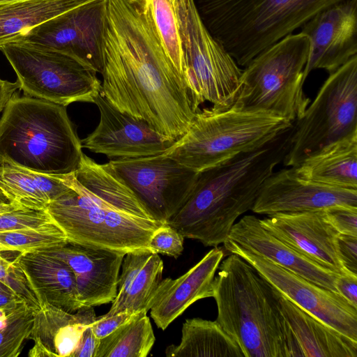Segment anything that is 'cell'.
<instances>
[{
  "instance_id": "cell-44",
  "label": "cell",
  "mask_w": 357,
  "mask_h": 357,
  "mask_svg": "<svg viewBox=\"0 0 357 357\" xmlns=\"http://www.w3.org/2000/svg\"><path fill=\"white\" fill-rule=\"evenodd\" d=\"M335 287L342 297L357 307V275H339L335 281Z\"/></svg>"
},
{
  "instance_id": "cell-39",
  "label": "cell",
  "mask_w": 357,
  "mask_h": 357,
  "mask_svg": "<svg viewBox=\"0 0 357 357\" xmlns=\"http://www.w3.org/2000/svg\"><path fill=\"white\" fill-rule=\"evenodd\" d=\"M324 211L328 220L339 234L357 236V207L334 205Z\"/></svg>"
},
{
  "instance_id": "cell-31",
  "label": "cell",
  "mask_w": 357,
  "mask_h": 357,
  "mask_svg": "<svg viewBox=\"0 0 357 357\" xmlns=\"http://www.w3.org/2000/svg\"><path fill=\"white\" fill-rule=\"evenodd\" d=\"M0 192L21 209L47 210V198L23 168L0 162Z\"/></svg>"
},
{
  "instance_id": "cell-26",
  "label": "cell",
  "mask_w": 357,
  "mask_h": 357,
  "mask_svg": "<svg viewBox=\"0 0 357 357\" xmlns=\"http://www.w3.org/2000/svg\"><path fill=\"white\" fill-rule=\"evenodd\" d=\"M168 357H245L236 342L216 321L186 319L181 342L165 349Z\"/></svg>"
},
{
  "instance_id": "cell-47",
  "label": "cell",
  "mask_w": 357,
  "mask_h": 357,
  "mask_svg": "<svg viewBox=\"0 0 357 357\" xmlns=\"http://www.w3.org/2000/svg\"><path fill=\"white\" fill-rule=\"evenodd\" d=\"M7 312L8 311L0 310V328L3 326L6 321Z\"/></svg>"
},
{
  "instance_id": "cell-43",
  "label": "cell",
  "mask_w": 357,
  "mask_h": 357,
  "mask_svg": "<svg viewBox=\"0 0 357 357\" xmlns=\"http://www.w3.org/2000/svg\"><path fill=\"white\" fill-rule=\"evenodd\" d=\"M99 344L100 339L95 335L89 324L84 331L72 357H96Z\"/></svg>"
},
{
  "instance_id": "cell-29",
  "label": "cell",
  "mask_w": 357,
  "mask_h": 357,
  "mask_svg": "<svg viewBox=\"0 0 357 357\" xmlns=\"http://www.w3.org/2000/svg\"><path fill=\"white\" fill-rule=\"evenodd\" d=\"M147 312L100 340L96 357H146L155 340Z\"/></svg>"
},
{
  "instance_id": "cell-1",
  "label": "cell",
  "mask_w": 357,
  "mask_h": 357,
  "mask_svg": "<svg viewBox=\"0 0 357 357\" xmlns=\"http://www.w3.org/2000/svg\"><path fill=\"white\" fill-rule=\"evenodd\" d=\"M101 93L116 109L175 139L195 109L166 54L143 0H107Z\"/></svg>"
},
{
  "instance_id": "cell-21",
  "label": "cell",
  "mask_w": 357,
  "mask_h": 357,
  "mask_svg": "<svg viewBox=\"0 0 357 357\" xmlns=\"http://www.w3.org/2000/svg\"><path fill=\"white\" fill-rule=\"evenodd\" d=\"M227 239L321 287L337 291L339 275L290 248L264 229L255 215H245L234 223Z\"/></svg>"
},
{
  "instance_id": "cell-20",
  "label": "cell",
  "mask_w": 357,
  "mask_h": 357,
  "mask_svg": "<svg viewBox=\"0 0 357 357\" xmlns=\"http://www.w3.org/2000/svg\"><path fill=\"white\" fill-rule=\"evenodd\" d=\"M224 256L221 248L214 247L180 277L161 280L150 309L158 328L165 331L192 303L213 296L215 273Z\"/></svg>"
},
{
  "instance_id": "cell-15",
  "label": "cell",
  "mask_w": 357,
  "mask_h": 357,
  "mask_svg": "<svg viewBox=\"0 0 357 357\" xmlns=\"http://www.w3.org/2000/svg\"><path fill=\"white\" fill-rule=\"evenodd\" d=\"M93 103L100 112L95 130L81 139L82 148L109 158H132L164 153L177 140L158 133L144 121L121 112L101 93Z\"/></svg>"
},
{
  "instance_id": "cell-33",
  "label": "cell",
  "mask_w": 357,
  "mask_h": 357,
  "mask_svg": "<svg viewBox=\"0 0 357 357\" xmlns=\"http://www.w3.org/2000/svg\"><path fill=\"white\" fill-rule=\"evenodd\" d=\"M163 269L162 259L151 252L133 280L118 314L147 312L162 280Z\"/></svg>"
},
{
  "instance_id": "cell-30",
  "label": "cell",
  "mask_w": 357,
  "mask_h": 357,
  "mask_svg": "<svg viewBox=\"0 0 357 357\" xmlns=\"http://www.w3.org/2000/svg\"><path fill=\"white\" fill-rule=\"evenodd\" d=\"M143 1L166 54L185 79L184 59L180 37V13L185 0Z\"/></svg>"
},
{
  "instance_id": "cell-9",
  "label": "cell",
  "mask_w": 357,
  "mask_h": 357,
  "mask_svg": "<svg viewBox=\"0 0 357 357\" xmlns=\"http://www.w3.org/2000/svg\"><path fill=\"white\" fill-rule=\"evenodd\" d=\"M357 133V55L330 74L303 116L294 123L283 159L296 167L307 158Z\"/></svg>"
},
{
  "instance_id": "cell-10",
  "label": "cell",
  "mask_w": 357,
  "mask_h": 357,
  "mask_svg": "<svg viewBox=\"0 0 357 357\" xmlns=\"http://www.w3.org/2000/svg\"><path fill=\"white\" fill-rule=\"evenodd\" d=\"M17 75L20 89L28 96L63 106L93 102L101 82L93 70L75 59L22 40L0 47Z\"/></svg>"
},
{
  "instance_id": "cell-4",
  "label": "cell",
  "mask_w": 357,
  "mask_h": 357,
  "mask_svg": "<svg viewBox=\"0 0 357 357\" xmlns=\"http://www.w3.org/2000/svg\"><path fill=\"white\" fill-rule=\"evenodd\" d=\"M83 155L65 106L13 95L0 118V162L50 175L74 173Z\"/></svg>"
},
{
  "instance_id": "cell-32",
  "label": "cell",
  "mask_w": 357,
  "mask_h": 357,
  "mask_svg": "<svg viewBox=\"0 0 357 357\" xmlns=\"http://www.w3.org/2000/svg\"><path fill=\"white\" fill-rule=\"evenodd\" d=\"M67 243L66 234L54 222L37 227L0 231V252H33Z\"/></svg>"
},
{
  "instance_id": "cell-34",
  "label": "cell",
  "mask_w": 357,
  "mask_h": 357,
  "mask_svg": "<svg viewBox=\"0 0 357 357\" xmlns=\"http://www.w3.org/2000/svg\"><path fill=\"white\" fill-rule=\"evenodd\" d=\"M35 309L27 303L7 312L0 328V357H17L31 333Z\"/></svg>"
},
{
  "instance_id": "cell-13",
  "label": "cell",
  "mask_w": 357,
  "mask_h": 357,
  "mask_svg": "<svg viewBox=\"0 0 357 357\" xmlns=\"http://www.w3.org/2000/svg\"><path fill=\"white\" fill-rule=\"evenodd\" d=\"M223 244L227 252L238 255L248 261L292 303L357 341V307L338 292L321 287L228 239Z\"/></svg>"
},
{
  "instance_id": "cell-36",
  "label": "cell",
  "mask_w": 357,
  "mask_h": 357,
  "mask_svg": "<svg viewBox=\"0 0 357 357\" xmlns=\"http://www.w3.org/2000/svg\"><path fill=\"white\" fill-rule=\"evenodd\" d=\"M52 222L47 210L15 209L0 213V231L37 227Z\"/></svg>"
},
{
  "instance_id": "cell-27",
  "label": "cell",
  "mask_w": 357,
  "mask_h": 357,
  "mask_svg": "<svg viewBox=\"0 0 357 357\" xmlns=\"http://www.w3.org/2000/svg\"><path fill=\"white\" fill-rule=\"evenodd\" d=\"M93 0H25L0 5V47L29 31Z\"/></svg>"
},
{
  "instance_id": "cell-42",
  "label": "cell",
  "mask_w": 357,
  "mask_h": 357,
  "mask_svg": "<svg viewBox=\"0 0 357 357\" xmlns=\"http://www.w3.org/2000/svg\"><path fill=\"white\" fill-rule=\"evenodd\" d=\"M142 313V312H140ZM140 313L121 312L113 316L102 315L91 324L92 331L98 339H102L120 326L137 317Z\"/></svg>"
},
{
  "instance_id": "cell-2",
  "label": "cell",
  "mask_w": 357,
  "mask_h": 357,
  "mask_svg": "<svg viewBox=\"0 0 357 357\" xmlns=\"http://www.w3.org/2000/svg\"><path fill=\"white\" fill-rule=\"evenodd\" d=\"M294 124L264 144L198 173L185 204L167 221L184 238L216 247L236 220L252 210L264 181L283 161Z\"/></svg>"
},
{
  "instance_id": "cell-49",
  "label": "cell",
  "mask_w": 357,
  "mask_h": 357,
  "mask_svg": "<svg viewBox=\"0 0 357 357\" xmlns=\"http://www.w3.org/2000/svg\"><path fill=\"white\" fill-rule=\"evenodd\" d=\"M21 1H25V0H0V5L10 3H14V2Z\"/></svg>"
},
{
  "instance_id": "cell-35",
  "label": "cell",
  "mask_w": 357,
  "mask_h": 357,
  "mask_svg": "<svg viewBox=\"0 0 357 357\" xmlns=\"http://www.w3.org/2000/svg\"><path fill=\"white\" fill-rule=\"evenodd\" d=\"M151 252H153L136 251L124 255L121 267V273H119L118 280L117 294L112 302L110 309L105 315L113 316L119 313L133 280Z\"/></svg>"
},
{
  "instance_id": "cell-50",
  "label": "cell",
  "mask_w": 357,
  "mask_h": 357,
  "mask_svg": "<svg viewBox=\"0 0 357 357\" xmlns=\"http://www.w3.org/2000/svg\"><path fill=\"white\" fill-rule=\"evenodd\" d=\"M0 201H2V202H8L6 198L1 195V193L0 192Z\"/></svg>"
},
{
  "instance_id": "cell-11",
  "label": "cell",
  "mask_w": 357,
  "mask_h": 357,
  "mask_svg": "<svg viewBox=\"0 0 357 357\" xmlns=\"http://www.w3.org/2000/svg\"><path fill=\"white\" fill-rule=\"evenodd\" d=\"M180 37L185 79L195 109L205 101L217 109L230 107L243 70L206 29L195 0H185L182 6Z\"/></svg>"
},
{
  "instance_id": "cell-14",
  "label": "cell",
  "mask_w": 357,
  "mask_h": 357,
  "mask_svg": "<svg viewBox=\"0 0 357 357\" xmlns=\"http://www.w3.org/2000/svg\"><path fill=\"white\" fill-rule=\"evenodd\" d=\"M106 8L107 0H93L38 25L19 40L66 54L102 74Z\"/></svg>"
},
{
  "instance_id": "cell-24",
  "label": "cell",
  "mask_w": 357,
  "mask_h": 357,
  "mask_svg": "<svg viewBox=\"0 0 357 357\" xmlns=\"http://www.w3.org/2000/svg\"><path fill=\"white\" fill-rule=\"evenodd\" d=\"M273 290L302 357H357V341L299 307L275 288Z\"/></svg>"
},
{
  "instance_id": "cell-8",
  "label": "cell",
  "mask_w": 357,
  "mask_h": 357,
  "mask_svg": "<svg viewBox=\"0 0 357 357\" xmlns=\"http://www.w3.org/2000/svg\"><path fill=\"white\" fill-rule=\"evenodd\" d=\"M309 51V38L300 32L285 36L260 53L243 70L231 106L296 122L310 103L303 89Z\"/></svg>"
},
{
  "instance_id": "cell-48",
  "label": "cell",
  "mask_w": 357,
  "mask_h": 357,
  "mask_svg": "<svg viewBox=\"0 0 357 357\" xmlns=\"http://www.w3.org/2000/svg\"><path fill=\"white\" fill-rule=\"evenodd\" d=\"M0 291H15L0 281Z\"/></svg>"
},
{
  "instance_id": "cell-6",
  "label": "cell",
  "mask_w": 357,
  "mask_h": 357,
  "mask_svg": "<svg viewBox=\"0 0 357 357\" xmlns=\"http://www.w3.org/2000/svg\"><path fill=\"white\" fill-rule=\"evenodd\" d=\"M293 125L262 111L199 109L185 133L163 154L197 172L252 151Z\"/></svg>"
},
{
  "instance_id": "cell-22",
  "label": "cell",
  "mask_w": 357,
  "mask_h": 357,
  "mask_svg": "<svg viewBox=\"0 0 357 357\" xmlns=\"http://www.w3.org/2000/svg\"><path fill=\"white\" fill-rule=\"evenodd\" d=\"M40 306L48 303L68 312L82 307L74 273L63 260L43 251L19 254L13 259Z\"/></svg>"
},
{
  "instance_id": "cell-16",
  "label": "cell",
  "mask_w": 357,
  "mask_h": 357,
  "mask_svg": "<svg viewBox=\"0 0 357 357\" xmlns=\"http://www.w3.org/2000/svg\"><path fill=\"white\" fill-rule=\"evenodd\" d=\"M301 33L310 40L303 71L305 81L312 70L333 73L357 55V0H343L321 10L306 22Z\"/></svg>"
},
{
  "instance_id": "cell-46",
  "label": "cell",
  "mask_w": 357,
  "mask_h": 357,
  "mask_svg": "<svg viewBox=\"0 0 357 357\" xmlns=\"http://www.w3.org/2000/svg\"><path fill=\"white\" fill-rule=\"evenodd\" d=\"M21 209L12 203L0 201V213Z\"/></svg>"
},
{
  "instance_id": "cell-7",
  "label": "cell",
  "mask_w": 357,
  "mask_h": 357,
  "mask_svg": "<svg viewBox=\"0 0 357 357\" xmlns=\"http://www.w3.org/2000/svg\"><path fill=\"white\" fill-rule=\"evenodd\" d=\"M70 190L51 202L47 211L68 243L123 254L151 251L153 231L166 222L119 211L89 192L73 173L59 175Z\"/></svg>"
},
{
  "instance_id": "cell-41",
  "label": "cell",
  "mask_w": 357,
  "mask_h": 357,
  "mask_svg": "<svg viewBox=\"0 0 357 357\" xmlns=\"http://www.w3.org/2000/svg\"><path fill=\"white\" fill-rule=\"evenodd\" d=\"M337 245L344 270L351 275H357V236L339 234Z\"/></svg>"
},
{
  "instance_id": "cell-3",
  "label": "cell",
  "mask_w": 357,
  "mask_h": 357,
  "mask_svg": "<svg viewBox=\"0 0 357 357\" xmlns=\"http://www.w3.org/2000/svg\"><path fill=\"white\" fill-rule=\"evenodd\" d=\"M213 281L216 321L245 357H302L273 287L248 261L231 253Z\"/></svg>"
},
{
  "instance_id": "cell-18",
  "label": "cell",
  "mask_w": 357,
  "mask_h": 357,
  "mask_svg": "<svg viewBox=\"0 0 357 357\" xmlns=\"http://www.w3.org/2000/svg\"><path fill=\"white\" fill-rule=\"evenodd\" d=\"M262 227L292 249L337 275L350 274L337 252L339 234L325 211L278 213L260 219Z\"/></svg>"
},
{
  "instance_id": "cell-37",
  "label": "cell",
  "mask_w": 357,
  "mask_h": 357,
  "mask_svg": "<svg viewBox=\"0 0 357 357\" xmlns=\"http://www.w3.org/2000/svg\"><path fill=\"white\" fill-rule=\"evenodd\" d=\"M184 238L166 222L153 231L149 247L153 252L178 258L183 250Z\"/></svg>"
},
{
  "instance_id": "cell-23",
  "label": "cell",
  "mask_w": 357,
  "mask_h": 357,
  "mask_svg": "<svg viewBox=\"0 0 357 357\" xmlns=\"http://www.w3.org/2000/svg\"><path fill=\"white\" fill-rule=\"evenodd\" d=\"M97 317L93 307L83 306L68 312L48 303L35 310L29 340H34L30 356H70L76 350L82 333Z\"/></svg>"
},
{
  "instance_id": "cell-38",
  "label": "cell",
  "mask_w": 357,
  "mask_h": 357,
  "mask_svg": "<svg viewBox=\"0 0 357 357\" xmlns=\"http://www.w3.org/2000/svg\"><path fill=\"white\" fill-rule=\"evenodd\" d=\"M0 281L13 289L16 293L22 296L35 309L40 307V305L27 286L26 280L14 263L13 260H8L2 256L0 252Z\"/></svg>"
},
{
  "instance_id": "cell-45",
  "label": "cell",
  "mask_w": 357,
  "mask_h": 357,
  "mask_svg": "<svg viewBox=\"0 0 357 357\" xmlns=\"http://www.w3.org/2000/svg\"><path fill=\"white\" fill-rule=\"evenodd\" d=\"M19 89L20 84L17 80L11 82L0 77V114L3 112L8 101Z\"/></svg>"
},
{
  "instance_id": "cell-19",
  "label": "cell",
  "mask_w": 357,
  "mask_h": 357,
  "mask_svg": "<svg viewBox=\"0 0 357 357\" xmlns=\"http://www.w3.org/2000/svg\"><path fill=\"white\" fill-rule=\"evenodd\" d=\"M41 251L69 265L82 306L109 303L116 297L120 268L126 254L70 243Z\"/></svg>"
},
{
  "instance_id": "cell-5",
  "label": "cell",
  "mask_w": 357,
  "mask_h": 357,
  "mask_svg": "<svg viewBox=\"0 0 357 357\" xmlns=\"http://www.w3.org/2000/svg\"><path fill=\"white\" fill-rule=\"evenodd\" d=\"M343 0H197L212 36L242 67L301 27L314 15Z\"/></svg>"
},
{
  "instance_id": "cell-40",
  "label": "cell",
  "mask_w": 357,
  "mask_h": 357,
  "mask_svg": "<svg viewBox=\"0 0 357 357\" xmlns=\"http://www.w3.org/2000/svg\"><path fill=\"white\" fill-rule=\"evenodd\" d=\"M31 177L38 190L50 201L53 202L66 194L70 188L68 187L59 176L36 172L24 169Z\"/></svg>"
},
{
  "instance_id": "cell-28",
  "label": "cell",
  "mask_w": 357,
  "mask_h": 357,
  "mask_svg": "<svg viewBox=\"0 0 357 357\" xmlns=\"http://www.w3.org/2000/svg\"><path fill=\"white\" fill-rule=\"evenodd\" d=\"M73 174L89 192L103 202L123 212L153 219L127 186L84 153Z\"/></svg>"
},
{
  "instance_id": "cell-25",
  "label": "cell",
  "mask_w": 357,
  "mask_h": 357,
  "mask_svg": "<svg viewBox=\"0 0 357 357\" xmlns=\"http://www.w3.org/2000/svg\"><path fill=\"white\" fill-rule=\"evenodd\" d=\"M294 167L306 179L357 190V133L332 144Z\"/></svg>"
},
{
  "instance_id": "cell-12",
  "label": "cell",
  "mask_w": 357,
  "mask_h": 357,
  "mask_svg": "<svg viewBox=\"0 0 357 357\" xmlns=\"http://www.w3.org/2000/svg\"><path fill=\"white\" fill-rule=\"evenodd\" d=\"M102 166L132 192L153 219L163 222L187 201L199 173L163 153L116 158Z\"/></svg>"
},
{
  "instance_id": "cell-17",
  "label": "cell",
  "mask_w": 357,
  "mask_h": 357,
  "mask_svg": "<svg viewBox=\"0 0 357 357\" xmlns=\"http://www.w3.org/2000/svg\"><path fill=\"white\" fill-rule=\"evenodd\" d=\"M334 205L357 207V190L317 183L300 176L295 167L273 173L263 183L252 211L258 214L324 210Z\"/></svg>"
}]
</instances>
